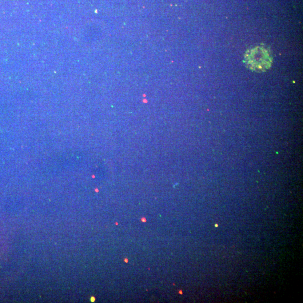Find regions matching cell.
<instances>
[{"label":"cell","instance_id":"1","mask_svg":"<svg viewBox=\"0 0 303 303\" xmlns=\"http://www.w3.org/2000/svg\"><path fill=\"white\" fill-rule=\"evenodd\" d=\"M244 62L247 68L254 72L262 73L271 68L273 57L270 50L264 46H257L246 51Z\"/></svg>","mask_w":303,"mask_h":303}]
</instances>
